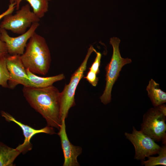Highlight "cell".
Instances as JSON below:
<instances>
[{
    "label": "cell",
    "mask_w": 166,
    "mask_h": 166,
    "mask_svg": "<svg viewBox=\"0 0 166 166\" xmlns=\"http://www.w3.org/2000/svg\"><path fill=\"white\" fill-rule=\"evenodd\" d=\"M22 92L30 106L45 119L47 126L59 130L61 120L58 89L53 85L42 88L24 86Z\"/></svg>",
    "instance_id": "1"
},
{
    "label": "cell",
    "mask_w": 166,
    "mask_h": 166,
    "mask_svg": "<svg viewBox=\"0 0 166 166\" xmlns=\"http://www.w3.org/2000/svg\"><path fill=\"white\" fill-rule=\"evenodd\" d=\"M20 57L26 69L32 73L45 75L48 72L51 61L50 51L44 38L36 32Z\"/></svg>",
    "instance_id": "2"
},
{
    "label": "cell",
    "mask_w": 166,
    "mask_h": 166,
    "mask_svg": "<svg viewBox=\"0 0 166 166\" xmlns=\"http://www.w3.org/2000/svg\"><path fill=\"white\" fill-rule=\"evenodd\" d=\"M120 40L117 37L110 39V44L113 48V53L109 62L105 67L106 81L103 93L100 97L101 102L106 105L111 101V92L113 86L119 76L122 68L132 62L131 59L122 58L120 54L119 45Z\"/></svg>",
    "instance_id": "3"
},
{
    "label": "cell",
    "mask_w": 166,
    "mask_h": 166,
    "mask_svg": "<svg viewBox=\"0 0 166 166\" xmlns=\"http://www.w3.org/2000/svg\"><path fill=\"white\" fill-rule=\"evenodd\" d=\"M94 49L92 45L90 46L83 62L72 75L69 83L65 84L63 90L60 93V113L61 120L65 119L69 109L76 105L74 97L76 90L80 81L84 76L88 59Z\"/></svg>",
    "instance_id": "4"
},
{
    "label": "cell",
    "mask_w": 166,
    "mask_h": 166,
    "mask_svg": "<svg viewBox=\"0 0 166 166\" xmlns=\"http://www.w3.org/2000/svg\"><path fill=\"white\" fill-rule=\"evenodd\" d=\"M40 19L31 11L30 5L27 4L17 10L14 14H10L5 16L0 24V28L21 34L26 32L33 24L39 22Z\"/></svg>",
    "instance_id": "5"
},
{
    "label": "cell",
    "mask_w": 166,
    "mask_h": 166,
    "mask_svg": "<svg viewBox=\"0 0 166 166\" xmlns=\"http://www.w3.org/2000/svg\"><path fill=\"white\" fill-rule=\"evenodd\" d=\"M166 117L156 107L149 109L143 115L140 130L155 141H161L166 136Z\"/></svg>",
    "instance_id": "6"
},
{
    "label": "cell",
    "mask_w": 166,
    "mask_h": 166,
    "mask_svg": "<svg viewBox=\"0 0 166 166\" xmlns=\"http://www.w3.org/2000/svg\"><path fill=\"white\" fill-rule=\"evenodd\" d=\"M124 136L134 147L135 160L144 161L146 157L158 154L161 148L153 139L134 126L131 133L125 132Z\"/></svg>",
    "instance_id": "7"
},
{
    "label": "cell",
    "mask_w": 166,
    "mask_h": 166,
    "mask_svg": "<svg viewBox=\"0 0 166 166\" xmlns=\"http://www.w3.org/2000/svg\"><path fill=\"white\" fill-rule=\"evenodd\" d=\"M39 26V22L34 23L26 32L15 37L10 36L6 30L0 28L1 39L6 43L8 53L10 55L23 54L27 41Z\"/></svg>",
    "instance_id": "8"
},
{
    "label": "cell",
    "mask_w": 166,
    "mask_h": 166,
    "mask_svg": "<svg viewBox=\"0 0 166 166\" xmlns=\"http://www.w3.org/2000/svg\"><path fill=\"white\" fill-rule=\"evenodd\" d=\"M6 62L10 75L8 82V87L14 89L19 84L24 86H30L26 69L24 66L19 55H7Z\"/></svg>",
    "instance_id": "9"
},
{
    "label": "cell",
    "mask_w": 166,
    "mask_h": 166,
    "mask_svg": "<svg viewBox=\"0 0 166 166\" xmlns=\"http://www.w3.org/2000/svg\"><path fill=\"white\" fill-rule=\"evenodd\" d=\"M65 119L61 120L58 135L60 137L61 146L64 154L63 166H79L77 157L82 153L81 147L74 146L69 141L66 131Z\"/></svg>",
    "instance_id": "10"
},
{
    "label": "cell",
    "mask_w": 166,
    "mask_h": 166,
    "mask_svg": "<svg viewBox=\"0 0 166 166\" xmlns=\"http://www.w3.org/2000/svg\"><path fill=\"white\" fill-rule=\"evenodd\" d=\"M1 114L2 116L4 117L7 121L14 122L22 129L25 137L24 140L22 144L16 147L21 153L25 152L31 149L32 145L30 142V140L32 137L35 134L41 133L49 134L55 133L53 128L50 126H47L41 129H35L18 121L12 116L6 112L2 111H1Z\"/></svg>",
    "instance_id": "11"
},
{
    "label": "cell",
    "mask_w": 166,
    "mask_h": 166,
    "mask_svg": "<svg viewBox=\"0 0 166 166\" xmlns=\"http://www.w3.org/2000/svg\"><path fill=\"white\" fill-rule=\"evenodd\" d=\"M28 77L30 87L36 88H42L53 85L55 82L62 80L65 78L64 74L49 77H44L37 76L26 69Z\"/></svg>",
    "instance_id": "12"
},
{
    "label": "cell",
    "mask_w": 166,
    "mask_h": 166,
    "mask_svg": "<svg viewBox=\"0 0 166 166\" xmlns=\"http://www.w3.org/2000/svg\"><path fill=\"white\" fill-rule=\"evenodd\" d=\"M146 90L152 105L156 107L166 102V93L159 88V85L151 79L147 86Z\"/></svg>",
    "instance_id": "13"
},
{
    "label": "cell",
    "mask_w": 166,
    "mask_h": 166,
    "mask_svg": "<svg viewBox=\"0 0 166 166\" xmlns=\"http://www.w3.org/2000/svg\"><path fill=\"white\" fill-rule=\"evenodd\" d=\"M16 148H10L0 142V166H14L13 162L21 153Z\"/></svg>",
    "instance_id": "14"
},
{
    "label": "cell",
    "mask_w": 166,
    "mask_h": 166,
    "mask_svg": "<svg viewBox=\"0 0 166 166\" xmlns=\"http://www.w3.org/2000/svg\"><path fill=\"white\" fill-rule=\"evenodd\" d=\"M23 0H14L15 4V9H19L20 2ZM28 2L33 10L34 14L39 18H42L48 9V0H25Z\"/></svg>",
    "instance_id": "15"
},
{
    "label": "cell",
    "mask_w": 166,
    "mask_h": 166,
    "mask_svg": "<svg viewBox=\"0 0 166 166\" xmlns=\"http://www.w3.org/2000/svg\"><path fill=\"white\" fill-rule=\"evenodd\" d=\"M157 156H149L147 160L141 161V164L145 166H166V145H163L158 152Z\"/></svg>",
    "instance_id": "16"
},
{
    "label": "cell",
    "mask_w": 166,
    "mask_h": 166,
    "mask_svg": "<svg viewBox=\"0 0 166 166\" xmlns=\"http://www.w3.org/2000/svg\"><path fill=\"white\" fill-rule=\"evenodd\" d=\"M10 78V75L7 66L6 56L0 59V85L4 88H8V82Z\"/></svg>",
    "instance_id": "17"
},
{
    "label": "cell",
    "mask_w": 166,
    "mask_h": 166,
    "mask_svg": "<svg viewBox=\"0 0 166 166\" xmlns=\"http://www.w3.org/2000/svg\"><path fill=\"white\" fill-rule=\"evenodd\" d=\"M96 56L93 62L89 68V70L94 72L97 74L100 72L99 67L100 65L101 55L100 53L97 52L95 49L94 50Z\"/></svg>",
    "instance_id": "18"
},
{
    "label": "cell",
    "mask_w": 166,
    "mask_h": 166,
    "mask_svg": "<svg viewBox=\"0 0 166 166\" xmlns=\"http://www.w3.org/2000/svg\"><path fill=\"white\" fill-rule=\"evenodd\" d=\"M84 78L92 86L94 87L96 86L98 81V78L97 77V74L90 70L88 72Z\"/></svg>",
    "instance_id": "19"
},
{
    "label": "cell",
    "mask_w": 166,
    "mask_h": 166,
    "mask_svg": "<svg viewBox=\"0 0 166 166\" xmlns=\"http://www.w3.org/2000/svg\"><path fill=\"white\" fill-rule=\"evenodd\" d=\"M7 48L6 43L1 39L0 28V59L6 56L8 54Z\"/></svg>",
    "instance_id": "20"
},
{
    "label": "cell",
    "mask_w": 166,
    "mask_h": 166,
    "mask_svg": "<svg viewBox=\"0 0 166 166\" xmlns=\"http://www.w3.org/2000/svg\"><path fill=\"white\" fill-rule=\"evenodd\" d=\"M15 4L14 2L10 3L8 9L4 12L0 14V20L6 15L12 14L14 9H15Z\"/></svg>",
    "instance_id": "21"
},
{
    "label": "cell",
    "mask_w": 166,
    "mask_h": 166,
    "mask_svg": "<svg viewBox=\"0 0 166 166\" xmlns=\"http://www.w3.org/2000/svg\"><path fill=\"white\" fill-rule=\"evenodd\" d=\"M155 107H156L160 112L166 116V106L165 104H163Z\"/></svg>",
    "instance_id": "22"
},
{
    "label": "cell",
    "mask_w": 166,
    "mask_h": 166,
    "mask_svg": "<svg viewBox=\"0 0 166 166\" xmlns=\"http://www.w3.org/2000/svg\"><path fill=\"white\" fill-rule=\"evenodd\" d=\"M10 3H14V0H10Z\"/></svg>",
    "instance_id": "23"
},
{
    "label": "cell",
    "mask_w": 166,
    "mask_h": 166,
    "mask_svg": "<svg viewBox=\"0 0 166 166\" xmlns=\"http://www.w3.org/2000/svg\"><path fill=\"white\" fill-rule=\"evenodd\" d=\"M50 0H48V1H50Z\"/></svg>",
    "instance_id": "24"
}]
</instances>
